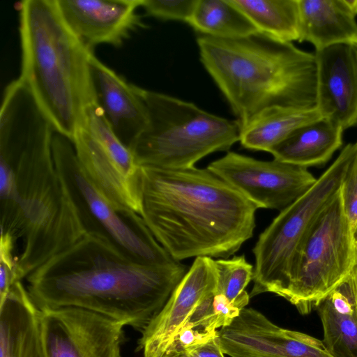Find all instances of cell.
I'll return each mask as SVG.
<instances>
[{
  "mask_svg": "<svg viewBox=\"0 0 357 357\" xmlns=\"http://www.w3.org/2000/svg\"><path fill=\"white\" fill-rule=\"evenodd\" d=\"M55 132L29 88L11 82L0 110L1 233L22 241L20 280L86 234L54 163Z\"/></svg>",
  "mask_w": 357,
  "mask_h": 357,
  "instance_id": "cell-1",
  "label": "cell"
},
{
  "mask_svg": "<svg viewBox=\"0 0 357 357\" xmlns=\"http://www.w3.org/2000/svg\"><path fill=\"white\" fill-rule=\"evenodd\" d=\"M189 268L176 261L142 264L97 235L86 234L26 278L40 310H89L142 332L163 308Z\"/></svg>",
  "mask_w": 357,
  "mask_h": 357,
  "instance_id": "cell-2",
  "label": "cell"
},
{
  "mask_svg": "<svg viewBox=\"0 0 357 357\" xmlns=\"http://www.w3.org/2000/svg\"><path fill=\"white\" fill-rule=\"evenodd\" d=\"M141 170L142 217L176 261L227 259L252 236L257 206L207 168Z\"/></svg>",
  "mask_w": 357,
  "mask_h": 357,
  "instance_id": "cell-3",
  "label": "cell"
},
{
  "mask_svg": "<svg viewBox=\"0 0 357 357\" xmlns=\"http://www.w3.org/2000/svg\"><path fill=\"white\" fill-rule=\"evenodd\" d=\"M197 45L241 130L271 107L316 108L314 54L261 33L238 39L200 35Z\"/></svg>",
  "mask_w": 357,
  "mask_h": 357,
  "instance_id": "cell-4",
  "label": "cell"
},
{
  "mask_svg": "<svg viewBox=\"0 0 357 357\" xmlns=\"http://www.w3.org/2000/svg\"><path fill=\"white\" fill-rule=\"evenodd\" d=\"M21 73L55 131L73 139L86 109L97 102L93 54L62 19L55 0L20 2Z\"/></svg>",
  "mask_w": 357,
  "mask_h": 357,
  "instance_id": "cell-5",
  "label": "cell"
},
{
  "mask_svg": "<svg viewBox=\"0 0 357 357\" xmlns=\"http://www.w3.org/2000/svg\"><path fill=\"white\" fill-rule=\"evenodd\" d=\"M149 124L130 149L140 167L185 169L207 155L228 151L240 140L237 121L192 102L143 89Z\"/></svg>",
  "mask_w": 357,
  "mask_h": 357,
  "instance_id": "cell-6",
  "label": "cell"
},
{
  "mask_svg": "<svg viewBox=\"0 0 357 357\" xmlns=\"http://www.w3.org/2000/svg\"><path fill=\"white\" fill-rule=\"evenodd\" d=\"M356 266L357 238L345 214L340 188L301 243L281 297L301 314H308L343 283Z\"/></svg>",
  "mask_w": 357,
  "mask_h": 357,
  "instance_id": "cell-7",
  "label": "cell"
},
{
  "mask_svg": "<svg viewBox=\"0 0 357 357\" xmlns=\"http://www.w3.org/2000/svg\"><path fill=\"white\" fill-rule=\"evenodd\" d=\"M52 152L86 234L104 238L121 254L142 264L164 266L178 261L157 241L141 215L114 204L92 183L68 138L56 132Z\"/></svg>",
  "mask_w": 357,
  "mask_h": 357,
  "instance_id": "cell-8",
  "label": "cell"
},
{
  "mask_svg": "<svg viewBox=\"0 0 357 357\" xmlns=\"http://www.w3.org/2000/svg\"><path fill=\"white\" fill-rule=\"evenodd\" d=\"M357 154V142L348 144L312 188L280 211L259 236L253 248L255 265L250 296H282L295 255L312 224L339 191Z\"/></svg>",
  "mask_w": 357,
  "mask_h": 357,
  "instance_id": "cell-9",
  "label": "cell"
},
{
  "mask_svg": "<svg viewBox=\"0 0 357 357\" xmlns=\"http://www.w3.org/2000/svg\"><path fill=\"white\" fill-rule=\"evenodd\" d=\"M207 169L257 208L280 211L303 196L317 181L306 167L275 159L259 160L231 151L210 163Z\"/></svg>",
  "mask_w": 357,
  "mask_h": 357,
  "instance_id": "cell-10",
  "label": "cell"
},
{
  "mask_svg": "<svg viewBox=\"0 0 357 357\" xmlns=\"http://www.w3.org/2000/svg\"><path fill=\"white\" fill-rule=\"evenodd\" d=\"M40 311L45 357H121V323L76 307Z\"/></svg>",
  "mask_w": 357,
  "mask_h": 357,
  "instance_id": "cell-11",
  "label": "cell"
},
{
  "mask_svg": "<svg viewBox=\"0 0 357 357\" xmlns=\"http://www.w3.org/2000/svg\"><path fill=\"white\" fill-rule=\"evenodd\" d=\"M217 340L230 357H335L322 340L280 327L252 307H244L229 326L220 328Z\"/></svg>",
  "mask_w": 357,
  "mask_h": 357,
  "instance_id": "cell-12",
  "label": "cell"
},
{
  "mask_svg": "<svg viewBox=\"0 0 357 357\" xmlns=\"http://www.w3.org/2000/svg\"><path fill=\"white\" fill-rule=\"evenodd\" d=\"M217 284L214 259L196 257L163 308L141 332L136 351H142L144 357H164L199 305L209 296L216 294Z\"/></svg>",
  "mask_w": 357,
  "mask_h": 357,
  "instance_id": "cell-13",
  "label": "cell"
},
{
  "mask_svg": "<svg viewBox=\"0 0 357 357\" xmlns=\"http://www.w3.org/2000/svg\"><path fill=\"white\" fill-rule=\"evenodd\" d=\"M69 29L90 50L100 44L122 46L144 27L136 10L142 0H55Z\"/></svg>",
  "mask_w": 357,
  "mask_h": 357,
  "instance_id": "cell-14",
  "label": "cell"
},
{
  "mask_svg": "<svg viewBox=\"0 0 357 357\" xmlns=\"http://www.w3.org/2000/svg\"><path fill=\"white\" fill-rule=\"evenodd\" d=\"M316 108L343 130L357 125V48L337 44L314 53Z\"/></svg>",
  "mask_w": 357,
  "mask_h": 357,
  "instance_id": "cell-15",
  "label": "cell"
},
{
  "mask_svg": "<svg viewBox=\"0 0 357 357\" xmlns=\"http://www.w3.org/2000/svg\"><path fill=\"white\" fill-rule=\"evenodd\" d=\"M90 66L96 102L114 133L130 150L149 124L143 89L128 83L93 54Z\"/></svg>",
  "mask_w": 357,
  "mask_h": 357,
  "instance_id": "cell-16",
  "label": "cell"
},
{
  "mask_svg": "<svg viewBox=\"0 0 357 357\" xmlns=\"http://www.w3.org/2000/svg\"><path fill=\"white\" fill-rule=\"evenodd\" d=\"M40 310L21 281L0 301V357H45Z\"/></svg>",
  "mask_w": 357,
  "mask_h": 357,
  "instance_id": "cell-17",
  "label": "cell"
},
{
  "mask_svg": "<svg viewBox=\"0 0 357 357\" xmlns=\"http://www.w3.org/2000/svg\"><path fill=\"white\" fill-rule=\"evenodd\" d=\"M299 42L316 50L357 42V0H298Z\"/></svg>",
  "mask_w": 357,
  "mask_h": 357,
  "instance_id": "cell-18",
  "label": "cell"
},
{
  "mask_svg": "<svg viewBox=\"0 0 357 357\" xmlns=\"http://www.w3.org/2000/svg\"><path fill=\"white\" fill-rule=\"evenodd\" d=\"M316 310L327 350L335 357H357V307L351 274Z\"/></svg>",
  "mask_w": 357,
  "mask_h": 357,
  "instance_id": "cell-19",
  "label": "cell"
},
{
  "mask_svg": "<svg viewBox=\"0 0 357 357\" xmlns=\"http://www.w3.org/2000/svg\"><path fill=\"white\" fill-rule=\"evenodd\" d=\"M343 130L321 118L298 128L269 153L274 159L303 167L325 165L342 145Z\"/></svg>",
  "mask_w": 357,
  "mask_h": 357,
  "instance_id": "cell-20",
  "label": "cell"
},
{
  "mask_svg": "<svg viewBox=\"0 0 357 357\" xmlns=\"http://www.w3.org/2000/svg\"><path fill=\"white\" fill-rule=\"evenodd\" d=\"M321 118L317 108L271 107L241 130L239 142L244 148L269 153L295 130Z\"/></svg>",
  "mask_w": 357,
  "mask_h": 357,
  "instance_id": "cell-21",
  "label": "cell"
},
{
  "mask_svg": "<svg viewBox=\"0 0 357 357\" xmlns=\"http://www.w3.org/2000/svg\"><path fill=\"white\" fill-rule=\"evenodd\" d=\"M259 33L291 43L300 38L298 0H229Z\"/></svg>",
  "mask_w": 357,
  "mask_h": 357,
  "instance_id": "cell-22",
  "label": "cell"
},
{
  "mask_svg": "<svg viewBox=\"0 0 357 357\" xmlns=\"http://www.w3.org/2000/svg\"><path fill=\"white\" fill-rule=\"evenodd\" d=\"M188 24L201 35L238 39L259 33L229 0H198Z\"/></svg>",
  "mask_w": 357,
  "mask_h": 357,
  "instance_id": "cell-23",
  "label": "cell"
},
{
  "mask_svg": "<svg viewBox=\"0 0 357 357\" xmlns=\"http://www.w3.org/2000/svg\"><path fill=\"white\" fill-rule=\"evenodd\" d=\"M214 263L218 275L216 294H223L241 310L245 307L250 296L245 289L252 280V265L244 255L214 260Z\"/></svg>",
  "mask_w": 357,
  "mask_h": 357,
  "instance_id": "cell-24",
  "label": "cell"
},
{
  "mask_svg": "<svg viewBox=\"0 0 357 357\" xmlns=\"http://www.w3.org/2000/svg\"><path fill=\"white\" fill-rule=\"evenodd\" d=\"M198 0H142L146 15L162 20H180L188 23Z\"/></svg>",
  "mask_w": 357,
  "mask_h": 357,
  "instance_id": "cell-25",
  "label": "cell"
},
{
  "mask_svg": "<svg viewBox=\"0 0 357 357\" xmlns=\"http://www.w3.org/2000/svg\"><path fill=\"white\" fill-rule=\"evenodd\" d=\"M15 239L8 233H1L0 241V301L11 286L21 281L18 275L17 259L14 255Z\"/></svg>",
  "mask_w": 357,
  "mask_h": 357,
  "instance_id": "cell-26",
  "label": "cell"
},
{
  "mask_svg": "<svg viewBox=\"0 0 357 357\" xmlns=\"http://www.w3.org/2000/svg\"><path fill=\"white\" fill-rule=\"evenodd\" d=\"M218 336V330L208 331L200 327H193L186 324L176 334L164 357H179Z\"/></svg>",
  "mask_w": 357,
  "mask_h": 357,
  "instance_id": "cell-27",
  "label": "cell"
},
{
  "mask_svg": "<svg viewBox=\"0 0 357 357\" xmlns=\"http://www.w3.org/2000/svg\"><path fill=\"white\" fill-rule=\"evenodd\" d=\"M340 189L345 214L357 236V154L347 169Z\"/></svg>",
  "mask_w": 357,
  "mask_h": 357,
  "instance_id": "cell-28",
  "label": "cell"
},
{
  "mask_svg": "<svg viewBox=\"0 0 357 357\" xmlns=\"http://www.w3.org/2000/svg\"><path fill=\"white\" fill-rule=\"evenodd\" d=\"M241 309L223 294H215L213 300V326L215 330L229 326L240 314Z\"/></svg>",
  "mask_w": 357,
  "mask_h": 357,
  "instance_id": "cell-29",
  "label": "cell"
},
{
  "mask_svg": "<svg viewBox=\"0 0 357 357\" xmlns=\"http://www.w3.org/2000/svg\"><path fill=\"white\" fill-rule=\"evenodd\" d=\"M217 338L218 337L199 345L179 357H225Z\"/></svg>",
  "mask_w": 357,
  "mask_h": 357,
  "instance_id": "cell-30",
  "label": "cell"
},
{
  "mask_svg": "<svg viewBox=\"0 0 357 357\" xmlns=\"http://www.w3.org/2000/svg\"><path fill=\"white\" fill-rule=\"evenodd\" d=\"M351 278H352V282H353V288H354L356 305V307H357V266L354 268V270L351 273Z\"/></svg>",
  "mask_w": 357,
  "mask_h": 357,
  "instance_id": "cell-31",
  "label": "cell"
},
{
  "mask_svg": "<svg viewBox=\"0 0 357 357\" xmlns=\"http://www.w3.org/2000/svg\"><path fill=\"white\" fill-rule=\"evenodd\" d=\"M355 45H356V48H357V42H356V43L355 44Z\"/></svg>",
  "mask_w": 357,
  "mask_h": 357,
  "instance_id": "cell-32",
  "label": "cell"
},
{
  "mask_svg": "<svg viewBox=\"0 0 357 357\" xmlns=\"http://www.w3.org/2000/svg\"><path fill=\"white\" fill-rule=\"evenodd\" d=\"M356 238H357V236H356Z\"/></svg>",
  "mask_w": 357,
  "mask_h": 357,
  "instance_id": "cell-33",
  "label": "cell"
}]
</instances>
